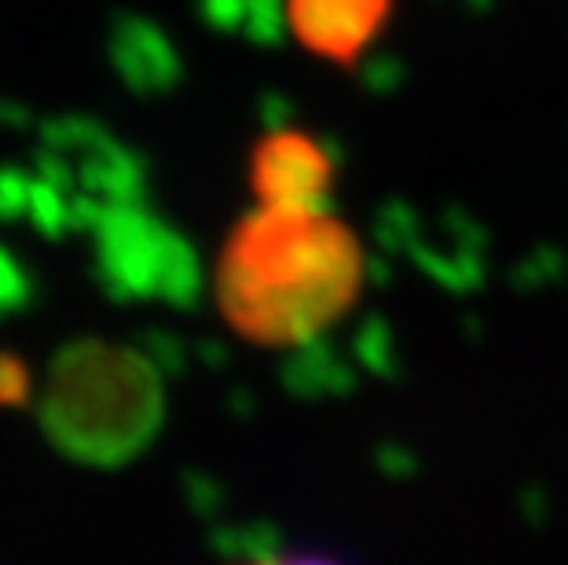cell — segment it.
Masks as SVG:
<instances>
[{"label":"cell","instance_id":"1","mask_svg":"<svg viewBox=\"0 0 568 565\" xmlns=\"http://www.w3.org/2000/svg\"><path fill=\"white\" fill-rule=\"evenodd\" d=\"M364 291V250L326 206H257L227 235L216 302L246 342L290 349L331 331Z\"/></svg>","mask_w":568,"mask_h":565},{"label":"cell","instance_id":"2","mask_svg":"<svg viewBox=\"0 0 568 565\" xmlns=\"http://www.w3.org/2000/svg\"><path fill=\"white\" fill-rule=\"evenodd\" d=\"M165 418L162 375L143 353L111 342H74L55 356L41 401V426L67 460L125 466Z\"/></svg>","mask_w":568,"mask_h":565},{"label":"cell","instance_id":"3","mask_svg":"<svg viewBox=\"0 0 568 565\" xmlns=\"http://www.w3.org/2000/svg\"><path fill=\"white\" fill-rule=\"evenodd\" d=\"M334 165L305 132L283 129L253 148L250 184L261 206H326Z\"/></svg>","mask_w":568,"mask_h":565},{"label":"cell","instance_id":"4","mask_svg":"<svg viewBox=\"0 0 568 565\" xmlns=\"http://www.w3.org/2000/svg\"><path fill=\"white\" fill-rule=\"evenodd\" d=\"M100 264L114 291L148 294L173 286V239L140 213H118L100 235Z\"/></svg>","mask_w":568,"mask_h":565},{"label":"cell","instance_id":"5","mask_svg":"<svg viewBox=\"0 0 568 565\" xmlns=\"http://www.w3.org/2000/svg\"><path fill=\"white\" fill-rule=\"evenodd\" d=\"M290 27L316 56H359L382 27L389 0H286Z\"/></svg>","mask_w":568,"mask_h":565},{"label":"cell","instance_id":"6","mask_svg":"<svg viewBox=\"0 0 568 565\" xmlns=\"http://www.w3.org/2000/svg\"><path fill=\"white\" fill-rule=\"evenodd\" d=\"M30 401V371L16 353H0V407H22Z\"/></svg>","mask_w":568,"mask_h":565},{"label":"cell","instance_id":"7","mask_svg":"<svg viewBox=\"0 0 568 565\" xmlns=\"http://www.w3.org/2000/svg\"><path fill=\"white\" fill-rule=\"evenodd\" d=\"M243 565H337V562L320 558V555H264V558H250Z\"/></svg>","mask_w":568,"mask_h":565}]
</instances>
